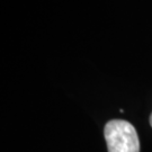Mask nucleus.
<instances>
[{
  "instance_id": "f03ea898",
  "label": "nucleus",
  "mask_w": 152,
  "mask_h": 152,
  "mask_svg": "<svg viewBox=\"0 0 152 152\" xmlns=\"http://www.w3.org/2000/svg\"><path fill=\"white\" fill-rule=\"evenodd\" d=\"M150 124H151V126H152V113H151V115H150Z\"/></svg>"
},
{
  "instance_id": "f257e3e1",
  "label": "nucleus",
  "mask_w": 152,
  "mask_h": 152,
  "mask_svg": "<svg viewBox=\"0 0 152 152\" xmlns=\"http://www.w3.org/2000/svg\"><path fill=\"white\" fill-rule=\"evenodd\" d=\"M104 135L108 152H140V140L135 127L124 120L107 122Z\"/></svg>"
}]
</instances>
